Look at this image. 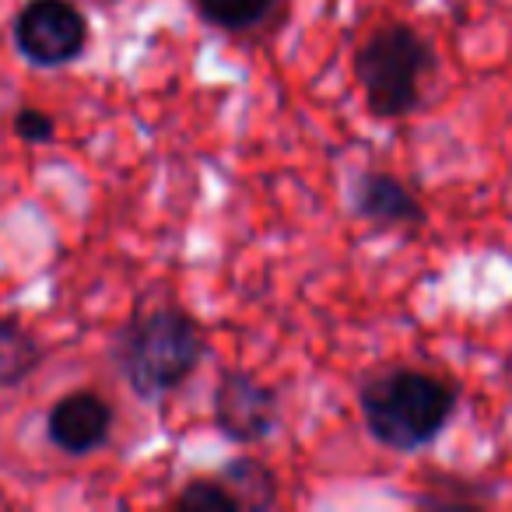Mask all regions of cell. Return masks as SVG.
Here are the masks:
<instances>
[{
  "label": "cell",
  "mask_w": 512,
  "mask_h": 512,
  "mask_svg": "<svg viewBox=\"0 0 512 512\" xmlns=\"http://www.w3.org/2000/svg\"><path fill=\"white\" fill-rule=\"evenodd\" d=\"M204 358V334L186 309L151 306L130 316L113 341V362L141 400L179 390Z\"/></svg>",
  "instance_id": "cell-1"
},
{
  "label": "cell",
  "mask_w": 512,
  "mask_h": 512,
  "mask_svg": "<svg viewBox=\"0 0 512 512\" xmlns=\"http://www.w3.org/2000/svg\"><path fill=\"white\" fill-rule=\"evenodd\" d=\"M362 421L379 446L418 453L446 432L456 414V386L435 372L383 369L358 393Z\"/></svg>",
  "instance_id": "cell-2"
},
{
  "label": "cell",
  "mask_w": 512,
  "mask_h": 512,
  "mask_svg": "<svg viewBox=\"0 0 512 512\" xmlns=\"http://www.w3.org/2000/svg\"><path fill=\"white\" fill-rule=\"evenodd\" d=\"M351 71L376 120H404L421 106V81L435 71V53L407 22H386L358 43Z\"/></svg>",
  "instance_id": "cell-3"
},
{
  "label": "cell",
  "mask_w": 512,
  "mask_h": 512,
  "mask_svg": "<svg viewBox=\"0 0 512 512\" xmlns=\"http://www.w3.org/2000/svg\"><path fill=\"white\" fill-rule=\"evenodd\" d=\"M15 46L32 67H67L88 46V18L74 0H25L15 18Z\"/></svg>",
  "instance_id": "cell-4"
},
{
  "label": "cell",
  "mask_w": 512,
  "mask_h": 512,
  "mask_svg": "<svg viewBox=\"0 0 512 512\" xmlns=\"http://www.w3.org/2000/svg\"><path fill=\"white\" fill-rule=\"evenodd\" d=\"M281 421V400L249 372H225L214 386V425L239 446L264 442Z\"/></svg>",
  "instance_id": "cell-5"
},
{
  "label": "cell",
  "mask_w": 512,
  "mask_h": 512,
  "mask_svg": "<svg viewBox=\"0 0 512 512\" xmlns=\"http://www.w3.org/2000/svg\"><path fill=\"white\" fill-rule=\"evenodd\" d=\"M46 435L67 456H88L113 435V407L92 390H74L60 397L46 414Z\"/></svg>",
  "instance_id": "cell-6"
},
{
  "label": "cell",
  "mask_w": 512,
  "mask_h": 512,
  "mask_svg": "<svg viewBox=\"0 0 512 512\" xmlns=\"http://www.w3.org/2000/svg\"><path fill=\"white\" fill-rule=\"evenodd\" d=\"M351 207L372 228H421L428 218L404 179L390 172H362L351 186Z\"/></svg>",
  "instance_id": "cell-7"
},
{
  "label": "cell",
  "mask_w": 512,
  "mask_h": 512,
  "mask_svg": "<svg viewBox=\"0 0 512 512\" xmlns=\"http://www.w3.org/2000/svg\"><path fill=\"white\" fill-rule=\"evenodd\" d=\"M211 29L232 39H267L285 25L292 0H190Z\"/></svg>",
  "instance_id": "cell-8"
},
{
  "label": "cell",
  "mask_w": 512,
  "mask_h": 512,
  "mask_svg": "<svg viewBox=\"0 0 512 512\" xmlns=\"http://www.w3.org/2000/svg\"><path fill=\"white\" fill-rule=\"evenodd\" d=\"M221 481L235 495L239 512H256V509H274L278 505V477L271 474V467L253 456H239L221 470Z\"/></svg>",
  "instance_id": "cell-9"
},
{
  "label": "cell",
  "mask_w": 512,
  "mask_h": 512,
  "mask_svg": "<svg viewBox=\"0 0 512 512\" xmlns=\"http://www.w3.org/2000/svg\"><path fill=\"white\" fill-rule=\"evenodd\" d=\"M43 362V344L18 316L0 320V386H18Z\"/></svg>",
  "instance_id": "cell-10"
},
{
  "label": "cell",
  "mask_w": 512,
  "mask_h": 512,
  "mask_svg": "<svg viewBox=\"0 0 512 512\" xmlns=\"http://www.w3.org/2000/svg\"><path fill=\"white\" fill-rule=\"evenodd\" d=\"M172 505L183 512H239V502L221 477H193L179 488Z\"/></svg>",
  "instance_id": "cell-11"
},
{
  "label": "cell",
  "mask_w": 512,
  "mask_h": 512,
  "mask_svg": "<svg viewBox=\"0 0 512 512\" xmlns=\"http://www.w3.org/2000/svg\"><path fill=\"white\" fill-rule=\"evenodd\" d=\"M15 134L22 137L25 144H50L57 137V120L43 109H18L15 113Z\"/></svg>",
  "instance_id": "cell-12"
}]
</instances>
